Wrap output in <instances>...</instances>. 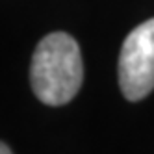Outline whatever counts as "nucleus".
<instances>
[{
  "label": "nucleus",
  "mask_w": 154,
  "mask_h": 154,
  "mask_svg": "<svg viewBox=\"0 0 154 154\" xmlns=\"http://www.w3.org/2000/svg\"><path fill=\"white\" fill-rule=\"evenodd\" d=\"M32 89L47 106L71 102L80 91L84 65L80 47L65 32H52L35 47L30 67Z\"/></svg>",
  "instance_id": "f257e3e1"
},
{
  "label": "nucleus",
  "mask_w": 154,
  "mask_h": 154,
  "mask_svg": "<svg viewBox=\"0 0 154 154\" xmlns=\"http://www.w3.org/2000/svg\"><path fill=\"white\" fill-rule=\"evenodd\" d=\"M119 85L132 102L154 89V19L141 23L126 35L119 54Z\"/></svg>",
  "instance_id": "f03ea898"
},
{
  "label": "nucleus",
  "mask_w": 154,
  "mask_h": 154,
  "mask_svg": "<svg viewBox=\"0 0 154 154\" xmlns=\"http://www.w3.org/2000/svg\"><path fill=\"white\" fill-rule=\"evenodd\" d=\"M0 154H13V152H11V149H9L4 141H0Z\"/></svg>",
  "instance_id": "7ed1b4c3"
}]
</instances>
